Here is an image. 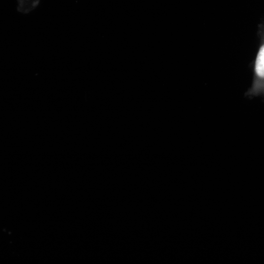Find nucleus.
<instances>
[{
    "label": "nucleus",
    "instance_id": "1",
    "mask_svg": "<svg viewBox=\"0 0 264 264\" xmlns=\"http://www.w3.org/2000/svg\"><path fill=\"white\" fill-rule=\"evenodd\" d=\"M264 94V43L259 48L254 66V79L251 88L246 95L255 96Z\"/></svg>",
    "mask_w": 264,
    "mask_h": 264
},
{
    "label": "nucleus",
    "instance_id": "2",
    "mask_svg": "<svg viewBox=\"0 0 264 264\" xmlns=\"http://www.w3.org/2000/svg\"><path fill=\"white\" fill-rule=\"evenodd\" d=\"M19 9L21 11H28L33 9L39 2V0H18Z\"/></svg>",
    "mask_w": 264,
    "mask_h": 264
}]
</instances>
